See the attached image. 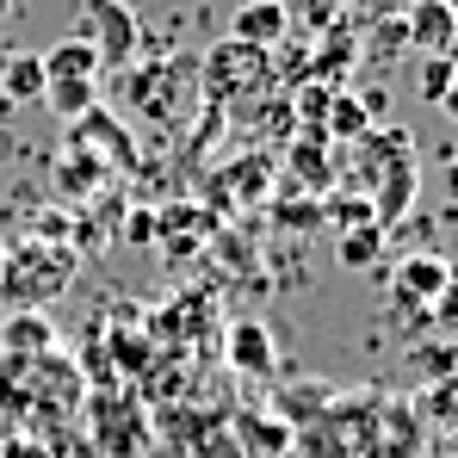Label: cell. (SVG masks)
Segmentation results:
<instances>
[{
    "mask_svg": "<svg viewBox=\"0 0 458 458\" xmlns=\"http://www.w3.org/2000/svg\"><path fill=\"white\" fill-rule=\"evenodd\" d=\"M335 254H341V267H353V273L378 267V260H384V229H378V224H360V229H347Z\"/></svg>",
    "mask_w": 458,
    "mask_h": 458,
    "instance_id": "cell-16",
    "label": "cell"
},
{
    "mask_svg": "<svg viewBox=\"0 0 458 458\" xmlns=\"http://www.w3.org/2000/svg\"><path fill=\"white\" fill-rule=\"evenodd\" d=\"M403 31H409V50H421V56H446L458 38V13L446 0H415L409 13H403Z\"/></svg>",
    "mask_w": 458,
    "mask_h": 458,
    "instance_id": "cell-6",
    "label": "cell"
},
{
    "mask_svg": "<svg viewBox=\"0 0 458 458\" xmlns=\"http://www.w3.org/2000/svg\"><path fill=\"white\" fill-rule=\"evenodd\" d=\"M409 205H415V161H396L390 174L372 180V224L396 229L403 217H409Z\"/></svg>",
    "mask_w": 458,
    "mask_h": 458,
    "instance_id": "cell-7",
    "label": "cell"
},
{
    "mask_svg": "<svg viewBox=\"0 0 458 458\" xmlns=\"http://www.w3.org/2000/svg\"><path fill=\"white\" fill-rule=\"evenodd\" d=\"M446 6H453V13H458V0H446Z\"/></svg>",
    "mask_w": 458,
    "mask_h": 458,
    "instance_id": "cell-30",
    "label": "cell"
},
{
    "mask_svg": "<svg viewBox=\"0 0 458 458\" xmlns=\"http://www.w3.org/2000/svg\"><path fill=\"white\" fill-rule=\"evenodd\" d=\"M328 384H292V390H279V415L285 421H310V415H328Z\"/></svg>",
    "mask_w": 458,
    "mask_h": 458,
    "instance_id": "cell-18",
    "label": "cell"
},
{
    "mask_svg": "<svg viewBox=\"0 0 458 458\" xmlns=\"http://www.w3.org/2000/svg\"><path fill=\"white\" fill-rule=\"evenodd\" d=\"M6 6H13V0H0V19H6Z\"/></svg>",
    "mask_w": 458,
    "mask_h": 458,
    "instance_id": "cell-29",
    "label": "cell"
},
{
    "mask_svg": "<svg viewBox=\"0 0 458 458\" xmlns=\"http://www.w3.org/2000/svg\"><path fill=\"white\" fill-rule=\"evenodd\" d=\"M322 217L341 229H360V224H372V199H322Z\"/></svg>",
    "mask_w": 458,
    "mask_h": 458,
    "instance_id": "cell-21",
    "label": "cell"
},
{
    "mask_svg": "<svg viewBox=\"0 0 458 458\" xmlns=\"http://www.w3.org/2000/svg\"><path fill=\"white\" fill-rule=\"evenodd\" d=\"M292 174L304 180L310 192H335V161H328V143H322V137L292 143Z\"/></svg>",
    "mask_w": 458,
    "mask_h": 458,
    "instance_id": "cell-15",
    "label": "cell"
},
{
    "mask_svg": "<svg viewBox=\"0 0 458 458\" xmlns=\"http://www.w3.org/2000/svg\"><path fill=\"white\" fill-rule=\"evenodd\" d=\"M75 279V254L56 248V242H19V248H0V298H13L19 310H38L50 298H63Z\"/></svg>",
    "mask_w": 458,
    "mask_h": 458,
    "instance_id": "cell-1",
    "label": "cell"
},
{
    "mask_svg": "<svg viewBox=\"0 0 458 458\" xmlns=\"http://www.w3.org/2000/svg\"><path fill=\"white\" fill-rule=\"evenodd\" d=\"M0 458H50V453H44L38 440H13V446H6V453H0Z\"/></svg>",
    "mask_w": 458,
    "mask_h": 458,
    "instance_id": "cell-26",
    "label": "cell"
},
{
    "mask_svg": "<svg viewBox=\"0 0 458 458\" xmlns=\"http://www.w3.org/2000/svg\"><path fill=\"white\" fill-rule=\"evenodd\" d=\"M322 131H328L335 143H360V137L372 131V112L360 106V93L335 87V99H328V118H322Z\"/></svg>",
    "mask_w": 458,
    "mask_h": 458,
    "instance_id": "cell-13",
    "label": "cell"
},
{
    "mask_svg": "<svg viewBox=\"0 0 458 458\" xmlns=\"http://www.w3.org/2000/svg\"><path fill=\"white\" fill-rule=\"evenodd\" d=\"M81 38L99 50L106 69H131L137 63V44H143V19L124 0H87L81 6Z\"/></svg>",
    "mask_w": 458,
    "mask_h": 458,
    "instance_id": "cell-2",
    "label": "cell"
},
{
    "mask_svg": "<svg viewBox=\"0 0 458 458\" xmlns=\"http://www.w3.org/2000/svg\"><path fill=\"white\" fill-rule=\"evenodd\" d=\"M328 99H335V87H328V81H304V87H298V106H292V118H310V124H322V118H328Z\"/></svg>",
    "mask_w": 458,
    "mask_h": 458,
    "instance_id": "cell-20",
    "label": "cell"
},
{
    "mask_svg": "<svg viewBox=\"0 0 458 458\" xmlns=\"http://www.w3.org/2000/svg\"><path fill=\"white\" fill-rule=\"evenodd\" d=\"M44 87H50V81H44V56H38V50H19V56L0 63V99H6V106H38Z\"/></svg>",
    "mask_w": 458,
    "mask_h": 458,
    "instance_id": "cell-11",
    "label": "cell"
},
{
    "mask_svg": "<svg viewBox=\"0 0 458 458\" xmlns=\"http://www.w3.org/2000/svg\"><path fill=\"white\" fill-rule=\"evenodd\" d=\"M372 44H378L384 56H396V50H409V31H403V19H378V25H372Z\"/></svg>",
    "mask_w": 458,
    "mask_h": 458,
    "instance_id": "cell-24",
    "label": "cell"
},
{
    "mask_svg": "<svg viewBox=\"0 0 458 458\" xmlns=\"http://www.w3.org/2000/svg\"><path fill=\"white\" fill-rule=\"evenodd\" d=\"M44 106H50L63 124H75V118H87V112L99 106V81H50V87H44Z\"/></svg>",
    "mask_w": 458,
    "mask_h": 458,
    "instance_id": "cell-14",
    "label": "cell"
},
{
    "mask_svg": "<svg viewBox=\"0 0 458 458\" xmlns=\"http://www.w3.org/2000/svg\"><path fill=\"white\" fill-rule=\"evenodd\" d=\"M267 81H273V56L254 50V44L224 38V44L205 56V87H211L217 99H229V93H260Z\"/></svg>",
    "mask_w": 458,
    "mask_h": 458,
    "instance_id": "cell-3",
    "label": "cell"
},
{
    "mask_svg": "<svg viewBox=\"0 0 458 458\" xmlns=\"http://www.w3.org/2000/svg\"><path fill=\"white\" fill-rule=\"evenodd\" d=\"M124 235H131L137 248H149V242H155V217H149V211H131V224H124Z\"/></svg>",
    "mask_w": 458,
    "mask_h": 458,
    "instance_id": "cell-25",
    "label": "cell"
},
{
    "mask_svg": "<svg viewBox=\"0 0 458 458\" xmlns=\"http://www.w3.org/2000/svg\"><path fill=\"white\" fill-rule=\"evenodd\" d=\"M285 229H316L322 224V199H279V211H273Z\"/></svg>",
    "mask_w": 458,
    "mask_h": 458,
    "instance_id": "cell-23",
    "label": "cell"
},
{
    "mask_svg": "<svg viewBox=\"0 0 458 458\" xmlns=\"http://www.w3.org/2000/svg\"><path fill=\"white\" fill-rule=\"evenodd\" d=\"M224 186H242V192H235L242 205L267 199V192H273V155H248L242 167H229V174H224Z\"/></svg>",
    "mask_w": 458,
    "mask_h": 458,
    "instance_id": "cell-17",
    "label": "cell"
},
{
    "mask_svg": "<svg viewBox=\"0 0 458 458\" xmlns=\"http://www.w3.org/2000/svg\"><path fill=\"white\" fill-rule=\"evenodd\" d=\"M440 112H446V118H453V124H458V81H453V87H446V99H440Z\"/></svg>",
    "mask_w": 458,
    "mask_h": 458,
    "instance_id": "cell-28",
    "label": "cell"
},
{
    "mask_svg": "<svg viewBox=\"0 0 458 458\" xmlns=\"http://www.w3.org/2000/svg\"><path fill=\"white\" fill-rule=\"evenodd\" d=\"M446 285H453V279H446V260H440V254H409V260L396 267V292H403L409 304L434 310V298H440Z\"/></svg>",
    "mask_w": 458,
    "mask_h": 458,
    "instance_id": "cell-12",
    "label": "cell"
},
{
    "mask_svg": "<svg viewBox=\"0 0 458 458\" xmlns=\"http://www.w3.org/2000/svg\"><path fill=\"white\" fill-rule=\"evenodd\" d=\"M421 409L434 415V428H458V378H440V384H428V396H421Z\"/></svg>",
    "mask_w": 458,
    "mask_h": 458,
    "instance_id": "cell-19",
    "label": "cell"
},
{
    "mask_svg": "<svg viewBox=\"0 0 458 458\" xmlns=\"http://www.w3.org/2000/svg\"><path fill=\"white\" fill-rule=\"evenodd\" d=\"M131 106L137 112H149L155 124H174L180 118V106H186V69L180 63H137L131 69Z\"/></svg>",
    "mask_w": 458,
    "mask_h": 458,
    "instance_id": "cell-4",
    "label": "cell"
},
{
    "mask_svg": "<svg viewBox=\"0 0 458 458\" xmlns=\"http://www.w3.org/2000/svg\"><path fill=\"white\" fill-rule=\"evenodd\" d=\"M285 31H292V6L285 0H242L235 19H229V38L235 44H254V50L285 44Z\"/></svg>",
    "mask_w": 458,
    "mask_h": 458,
    "instance_id": "cell-5",
    "label": "cell"
},
{
    "mask_svg": "<svg viewBox=\"0 0 458 458\" xmlns=\"http://www.w3.org/2000/svg\"><path fill=\"white\" fill-rule=\"evenodd\" d=\"M50 341H56V328H50V316H38V310H13L6 322H0V360L13 353V360H38V353H50Z\"/></svg>",
    "mask_w": 458,
    "mask_h": 458,
    "instance_id": "cell-9",
    "label": "cell"
},
{
    "mask_svg": "<svg viewBox=\"0 0 458 458\" xmlns=\"http://www.w3.org/2000/svg\"><path fill=\"white\" fill-rule=\"evenodd\" d=\"M99 50L81 38V31H69V38H56L50 50H44V81H99Z\"/></svg>",
    "mask_w": 458,
    "mask_h": 458,
    "instance_id": "cell-10",
    "label": "cell"
},
{
    "mask_svg": "<svg viewBox=\"0 0 458 458\" xmlns=\"http://www.w3.org/2000/svg\"><path fill=\"white\" fill-rule=\"evenodd\" d=\"M224 353H229V366H235V372H248V378H273V366H279L267 322H235Z\"/></svg>",
    "mask_w": 458,
    "mask_h": 458,
    "instance_id": "cell-8",
    "label": "cell"
},
{
    "mask_svg": "<svg viewBox=\"0 0 458 458\" xmlns=\"http://www.w3.org/2000/svg\"><path fill=\"white\" fill-rule=\"evenodd\" d=\"M453 81H458V69L446 63V56H428V63H421V99H434V106H440Z\"/></svg>",
    "mask_w": 458,
    "mask_h": 458,
    "instance_id": "cell-22",
    "label": "cell"
},
{
    "mask_svg": "<svg viewBox=\"0 0 458 458\" xmlns=\"http://www.w3.org/2000/svg\"><path fill=\"white\" fill-rule=\"evenodd\" d=\"M440 186H446V199H453V205H458V155H453V161H446V174H440Z\"/></svg>",
    "mask_w": 458,
    "mask_h": 458,
    "instance_id": "cell-27",
    "label": "cell"
}]
</instances>
